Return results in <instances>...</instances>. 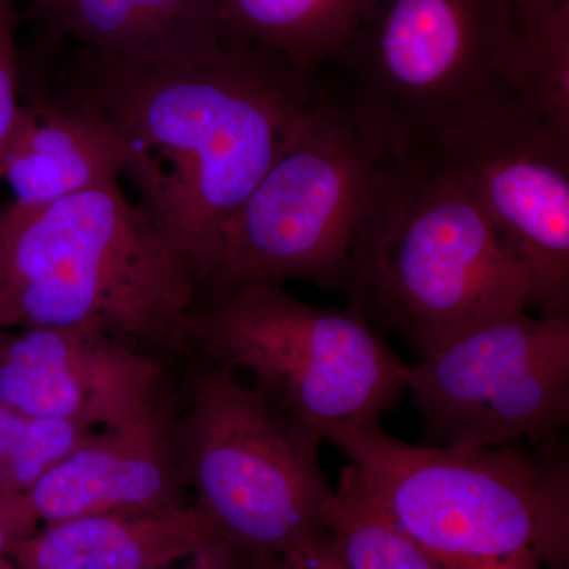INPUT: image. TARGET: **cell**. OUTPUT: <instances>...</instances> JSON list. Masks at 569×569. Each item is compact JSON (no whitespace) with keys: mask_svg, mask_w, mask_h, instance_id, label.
Returning <instances> with one entry per match:
<instances>
[{"mask_svg":"<svg viewBox=\"0 0 569 569\" xmlns=\"http://www.w3.org/2000/svg\"><path fill=\"white\" fill-rule=\"evenodd\" d=\"M69 99L112 130L138 206L189 268L201 299L224 224L323 91L307 71L249 48L134 66L88 51Z\"/></svg>","mask_w":569,"mask_h":569,"instance_id":"obj_1","label":"cell"},{"mask_svg":"<svg viewBox=\"0 0 569 569\" xmlns=\"http://www.w3.org/2000/svg\"><path fill=\"white\" fill-rule=\"evenodd\" d=\"M200 291L118 181L0 211V325L74 328L157 358L192 355Z\"/></svg>","mask_w":569,"mask_h":569,"instance_id":"obj_2","label":"cell"},{"mask_svg":"<svg viewBox=\"0 0 569 569\" xmlns=\"http://www.w3.org/2000/svg\"><path fill=\"white\" fill-rule=\"evenodd\" d=\"M342 293L419 358L531 306L523 266L433 149L395 153L356 228Z\"/></svg>","mask_w":569,"mask_h":569,"instance_id":"obj_3","label":"cell"},{"mask_svg":"<svg viewBox=\"0 0 569 569\" xmlns=\"http://www.w3.org/2000/svg\"><path fill=\"white\" fill-rule=\"evenodd\" d=\"M440 569H568V456L411 445L381 422L326 438Z\"/></svg>","mask_w":569,"mask_h":569,"instance_id":"obj_4","label":"cell"},{"mask_svg":"<svg viewBox=\"0 0 569 569\" xmlns=\"http://www.w3.org/2000/svg\"><path fill=\"white\" fill-rule=\"evenodd\" d=\"M326 67L397 148H433L519 96L515 9L511 0H365Z\"/></svg>","mask_w":569,"mask_h":569,"instance_id":"obj_5","label":"cell"},{"mask_svg":"<svg viewBox=\"0 0 569 569\" xmlns=\"http://www.w3.org/2000/svg\"><path fill=\"white\" fill-rule=\"evenodd\" d=\"M397 152L325 78L323 91L224 224L201 302L249 284L309 282L342 291L356 228Z\"/></svg>","mask_w":569,"mask_h":569,"instance_id":"obj_6","label":"cell"},{"mask_svg":"<svg viewBox=\"0 0 569 569\" xmlns=\"http://www.w3.org/2000/svg\"><path fill=\"white\" fill-rule=\"evenodd\" d=\"M321 441L233 370L206 361L190 369L186 411L176 418L179 467L231 548L283 557L325 533L335 489L321 470Z\"/></svg>","mask_w":569,"mask_h":569,"instance_id":"obj_7","label":"cell"},{"mask_svg":"<svg viewBox=\"0 0 569 569\" xmlns=\"http://www.w3.org/2000/svg\"><path fill=\"white\" fill-rule=\"evenodd\" d=\"M193 353L246 370L272 406L323 438L381 422L407 391L411 367L353 307L310 306L280 284H249L201 302Z\"/></svg>","mask_w":569,"mask_h":569,"instance_id":"obj_8","label":"cell"},{"mask_svg":"<svg viewBox=\"0 0 569 569\" xmlns=\"http://www.w3.org/2000/svg\"><path fill=\"white\" fill-rule=\"evenodd\" d=\"M427 447L552 440L569 421V316L497 318L410 367Z\"/></svg>","mask_w":569,"mask_h":569,"instance_id":"obj_9","label":"cell"},{"mask_svg":"<svg viewBox=\"0 0 569 569\" xmlns=\"http://www.w3.org/2000/svg\"><path fill=\"white\" fill-rule=\"evenodd\" d=\"M529 274L539 316H569V133L522 97L433 146Z\"/></svg>","mask_w":569,"mask_h":569,"instance_id":"obj_10","label":"cell"},{"mask_svg":"<svg viewBox=\"0 0 569 569\" xmlns=\"http://www.w3.org/2000/svg\"><path fill=\"white\" fill-rule=\"evenodd\" d=\"M164 367L103 332L22 328L0 339V403L29 417L114 429L162 400Z\"/></svg>","mask_w":569,"mask_h":569,"instance_id":"obj_11","label":"cell"},{"mask_svg":"<svg viewBox=\"0 0 569 569\" xmlns=\"http://www.w3.org/2000/svg\"><path fill=\"white\" fill-rule=\"evenodd\" d=\"M176 418L162 400L141 417L93 432L26 496L44 523L182 507Z\"/></svg>","mask_w":569,"mask_h":569,"instance_id":"obj_12","label":"cell"},{"mask_svg":"<svg viewBox=\"0 0 569 569\" xmlns=\"http://www.w3.org/2000/svg\"><path fill=\"white\" fill-rule=\"evenodd\" d=\"M56 31L108 61H198L224 48L216 0H32Z\"/></svg>","mask_w":569,"mask_h":569,"instance_id":"obj_13","label":"cell"},{"mask_svg":"<svg viewBox=\"0 0 569 569\" xmlns=\"http://www.w3.org/2000/svg\"><path fill=\"white\" fill-rule=\"evenodd\" d=\"M122 171V148L110 127L66 97L22 104L0 181L14 204L41 206L118 181Z\"/></svg>","mask_w":569,"mask_h":569,"instance_id":"obj_14","label":"cell"},{"mask_svg":"<svg viewBox=\"0 0 569 569\" xmlns=\"http://www.w3.org/2000/svg\"><path fill=\"white\" fill-rule=\"evenodd\" d=\"M217 538L197 503L144 512L96 515L47 523L7 559L17 569H164Z\"/></svg>","mask_w":569,"mask_h":569,"instance_id":"obj_15","label":"cell"},{"mask_svg":"<svg viewBox=\"0 0 569 569\" xmlns=\"http://www.w3.org/2000/svg\"><path fill=\"white\" fill-rule=\"evenodd\" d=\"M224 47L268 52L323 70L346 43L365 0H216Z\"/></svg>","mask_w":569,"mask_h":569,"instance_id":"obj_16","label":"cell"},{"mask_svg":"<svg viewBox=\"0 0 569 569\" xmlns=\"http://www.w3.org/2000/svg\"><path fill=\"white\" fill-rule=\"evenodd\" d=\"M325 529L347 569H440L367 492L351 466L340 471L339 485L326 508Z\"/></svg>","mask_w":569,"mask_h":569,"instance_id":"obj_17","label":"cell"},{"mask_svg":"<svg viewBox=\"0 0 569 569\" xmlns=\"http://www.w3.org/2000/svg\"><path fill=\"white\" fill-rule=\"evenodd\" d=\"M96 430L0 403V497L24 496Z\"/></svg>","mask_w":569,"mask_h":569,"instance_id":"obj_18","label":"cell"},{"mask_svg":"<svg viewBox=\"0 0 569 569\" xmlns=\"http://www.w3.org/2000/svg\"><path fill=\"white\" fill-rule=\"evenodd\" d=\"M569 133V10L520 32L519 96Z\"/></svg>","mask_w":569,"mask_h":569,"instance_id":"obj_19","label":"cell"},{"mask_svg":"<svg viewBox=\"0 0 569 569\" xmlns=\"http://www.w3.org/2000/svg\"><path fill=\"white\" fill-rule=\"evenodd\" d=\"M17 10L13 0H0V164L20 122Z\"/></svg>","mask_w":569,"mask_h":569,"instance_id":"obj_20","label":"cell"},{"mask_svg":"<svg viewBox=\"0 0 569 569\" xmlns=\"http://www.w3.org/2000/svg\"><path fill=\"white\" fill-rule=\"evenodd\" d=\"M39 522V516L26 493L0 497V557L9 556L18 542L36 533Z\"/></svg>","mask_w":569,"mask_h":569,"instance_id":"obj_21","label":"cell"},{"mask_svg":"<svg viewBox=\"0 0 569 569\" xmlns=\"http://www.w3.org/2000/svg\"><path fill=\"white\" fill-rule=\"evenodd\" d=\"M282 559L287 569H347L328 531Z\"/></svg>","mask_w":569,"mask_h":569,"instance_id":"obj_22","label":"cell"},{"mask_svg":"<svg viewBox=\"0 0 569 569\" xmlns=\"http://www.w3.org/2000/svg\"><path fill=\"white\" fill-rule=\"evenodd\" d=\"M511 6L519 32H529L569 10V0H511Z\"/></svg>","mask_w":569,"mask_h":569,"instance_id":"obj_23","label":"cell"},{"mask_svg":"<svg viewBox=\"0 0 569 569\" xmlns=\"http://www.w3.org/2000/svg\"><path fill=\"white\" fill-rule=\"evenodd\" d=\"M234 552L227 542L213 539L193 553L192 565L186 569H239Z\"/></svg>","mask_w":569,"mask_h":569,"instance_id":"obj_24","label":"cell"},{"mask_svg":"<svg viewBox=\"0 0 569 569\" xmlns=\"http://www.w3.org/2000/svg\"><path fill=\"white\" fill-rule=\"evenodd\" d=\"M247 569H287L282 557L257 556L252 557V563Z\"/></svg>","mask_w":569,"mask_h":569,"instance_id":"obj_25","label":"cell"},{"mask_svg":"<svg viewBox=\"0 0 569 569\" xmlns=\"http://www.w3.org/2000/svg\"><path fill=\"white\" fill-rule=\"evenodd\" d=\"M0 569H17L11 560H7V557H0Z\"/></svg>","mask_w":569,"mask_h":569,"instance_id":"obj_26","label":"cell"},{"mask_svg":"<svg viewBox=\"0 0 569 569\" xmlns=\"http://www.w3.org/2000/svg\"><path fill=\"white\" fill-rule=\"evenodd\" d=\"M2 336H3V326L0 325V339H2Z\"/></svg>","mask_w":569,"mask_h":569,"instance_id":"obj_27","label":"cell"}]
</instances>
